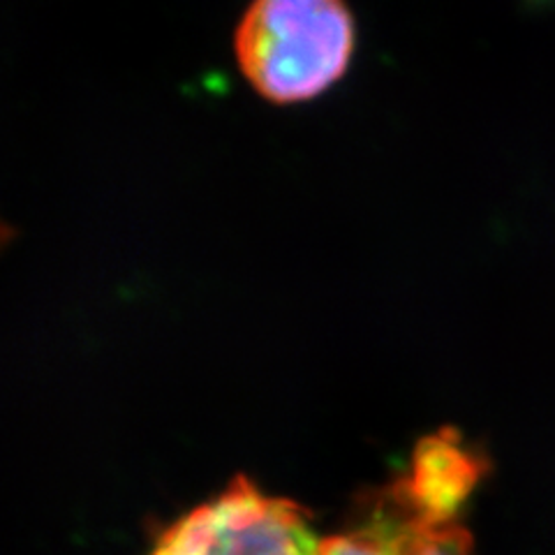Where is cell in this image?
I'll use <instances>...</instances> for the list:
<instances>
[{
  "instance_id": "obj_2",
  "label": "cell",
  "mask_w": 555,
  "mask_h": 555,
  "mask_svg": "<svg viewBox=\"0 0 555 555\" xmlns=\"http://www.w3.org/2000/svg\"><path fill=\"white\" fill-rule=\"evenodd\" d=\"M320 546L299 505L241 477L173 524L151 555H320Z\"/></svg>"
},
{
  "instance_id": "obj_1",
  "label": "cell",
  "mask_w": 555,
  "mask_h": 555,
  "mask_svg": "<svg viewBox=\"0 0 555 555\" xmlns=\"http://www.w3.org/2000/svg\"><path fill=\"white\" fill-rule=\"evenodd\" d=\"M354 49L347 0H250L234 30L241 75L273 104H301L334 89Z\"/></svg>"
},
{
  "instance_id": "obj_3",
  "label": "cell",
  "mask_w": 555,
  "mask_h": 555,
  "mask_svg": "<svg viewBox=\"0 0 555 555\" xmlns=\"http://www.w3.org/2000/svg\"><path fill=\"white\" fill-rule=\"evenodd\" d=\"M486 473L481 451L454 428H440L416 444L410 470L391 483L410 509L433 520H461L463 505Z\"/></svg>"
},
{
  "instance_id": "obj_4",
  "label": "cell",
  "mask_w": 555,
  "mask_h": 555,
  "mask_svg": "<svg viewBox=\"0 0 555 555\" xmlns=\"http://www.w3.org/2000/svg\"><path fill=\"white\" fill-rule=\"evenodd\" d=\"M369 516L389 532L401 555H473V540L461 520H433L416 514L391 486L375 498Z\"/></svg>"
},
{
  "instance_id": "obj_5",
  "label": "cell",
  "mask_w": 555,
  "mask_h": 555,
  "mask_svg": "<svg viewBox=\"0 0 555 555\" xmlns=\"http://www.w3.org/2000/svg\"><path fill=\"white\" fill-rule=\"evenodd\" d=\"M14 238V230L10 228V224L8 222H3V220H0V250H3L5 246H8V243Z\"/></svg>"
}]
</instances>
